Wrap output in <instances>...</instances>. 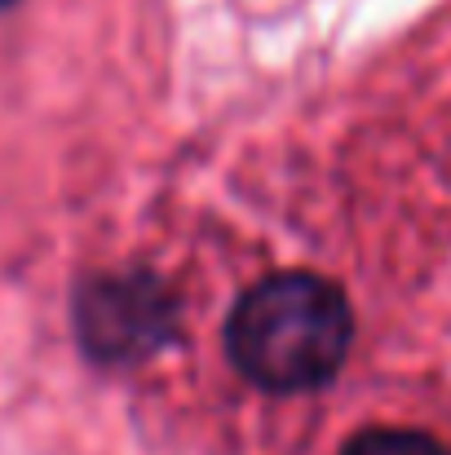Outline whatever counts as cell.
Wrapping results in <instances>:
<instances>
[{
	"label": "cell",
	"mask_w": 451,
	"mask_h": 455,
	"mask_svg": "<svg viewBox=\"0 0 451 455\" xmlns=\"http://www.w3.org/2000/svg\"><path fill=\"white\" fill-rule=\"evenodd\" d=\"M164 297L155 288H142L138 279H102L80 297V336L102 358L142 354L150 340L164 336Z\"/></svg>",
	"instance_id": "cell-2"
},
{
	"label": "cell",
	"mask_w": 451,
	"mask_h": 455,
	"mask_svg": "<svg viewBox=\"0 0 451 455\" xmlns=\"http://www.w3.org/2000/svg\"><path fill=\"white\" fill-rule=\"evenodd\" d=\"M4 4H13V0H0V9H4Z\"/></svg>",
	"instance_id": "cell-4"
},
{
	"label": "cell",
	"mask_w": 451,
	"mask_h": 455,
	"mask_svg": "<svg viewBox=\"0 0 451 455\" xmlns=\"http://www.w3.org/2000/svg\"><path fill=\"white\" fill-rule=\"evenodd\" d=\"M341 455H451V451L434 434L385 425V429H363V434H354Z\"/></svg>",
	"instance_id": "cell-3"
},
{
	"label": "cell",
	"mask_w": 451,
	"mask_h": 455,
	"mask_svg": "<svg viewBox=\"0 0 451 455\" xmlns=\"http://www.w3.org/2000/svg\"><path fill=\"white\" fill-rule=\"evenodd\" d=\"M354 340V314L336 283L284 270L253 283L226 323L230 363L270 394L327 385Z\"/></svg>",
	"instance_id": "cell-1"
}]
</instances>
